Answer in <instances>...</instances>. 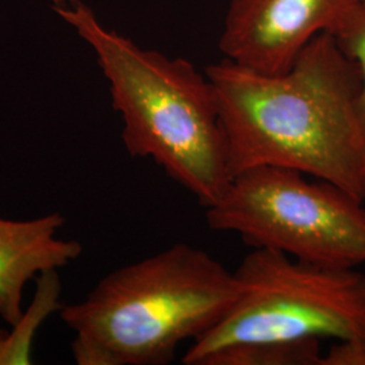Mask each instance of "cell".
Instances as JSON below:
<instances>
[{
    "label": "cell",
    "mask_w": 365,
    "mask_h": 365,
    "mask_svg": "<svg viewBox=\"0 0 365 365\" xmlns=\"http://www.w3.org/2000/svg\"><path fill=\"white\" fill-rule=\"evenodd\" d=\"M235 276L241 294L217 327L196 339L184 365L222 348L260 341H365V274L253 248Z\"/></svg>",
    "instance_id": "277c9868"
},
{
    "label": "cell",
    "mask_w": 365,
    "mask_h": 365,
    "mask_svg": "<svg viewBox=\"0 0 365 365\" xmlns=\"http://www.w3.org/2000/svg\"><path fill=\"white\" fill-rule=\"evenodd\" d=\"M215 232L329 268L365 264V202L331 182L297 170L257 167L235 175L206 209Z\"/></svg>",
    "instance_id": "5b68a950"
},
{
    "label": "cell",
    "mask_w": 365,
    "mask_h": 365,
    "mask_svg": "<svg viewBox=\"0 0 365 365\" xmlns=\"http://www.w3.org/2000/svg\"><path fill=\"white\" fill-rule=\"evenodd\" d=\"M241 284L205 249L173 244L106 274L60 317L78 365H165L230 312Z\"/></svg>",
    "instance_id": "3957f363"
},
{
    "label": "cell",
    "mask_w": 365,
    "mask_h": 365,
    "mask_svg": "<svg viewBox=\"0 0 365 365\" xmlns=\"http://www.w3.org/2000/svg\"><path fill=\"white\" fill-rule=\"evenodd\" d=\"M54 10L96 54L123 120L128 153L153 160L205 209L215 205L233 176L215 92L205 71L106 29L80 0H56Z\"/></svg>",
    "instance_id": "7a4b0ae2"
},
{
    "label": "cell",
    "mask_w": 365,
    "mask_h": 365,
    "mask_svg": "<svg viewBox=\"0 0 365 365\" xmlns=\"http://www.w3.org/2000/svg\"><path fill=\"white\" fill-rule=\"evenodd\" d=\"M359 1H361V3H365V0H359Z\"/></svg>",
    "instance_id": "7c38bea8"
},
{
    "label": "cell",
    "mask_w": 365,
    "mask_h": 365,
    "mask_svg": "<svg viewBox=\"0 0 365 365\" xmlns=\"http://www.w3.org/2000/svg\"><path fill=\"white\" fill-rule=\"evenodd\" d=\"M321 365H365V341H337L327 354H322Z\"/></svg>",
    "instance_id": "30bf717a"
},
{
    "label": "cell",
    "mask_w": 365,
    "mask_h": 365,
    "mask_svg": "<svg viewBox=\"0 0 365 365\" xmlns=\"http://www.w3.org/2000/svg\"><path fill=\"white\" fill-rule=\"evenodd\" d=\"M205 73L215 92L233 178L257 167L286 168L365 202L360 73L331 33L312 39L282 73L227 58Z\"/></svg>",
    "instance_id": "6da1fadb"
},
{
    "label": "cell",
    "mask_w": 365,
    "mask_h": 365,
    "mask_svg": "<svg viewBox=\"0 0 365 365\" xmlns=\"http://www.w3.org/2000/svg\"><path fill=\"white\" fill-rule=\"evenodd\" d=\"M321 341H260L222 348L200 365H321Z\"/></svg>",
    "instance_id": "ba28073f"
},
{
    "label": "cell",
    "mask_w": 365,
    "mask_h": 365,
    "mask_svg": "<svg viewBox=\"0 0 365 365\" xmlns=\"http://www.w3.org/2000/svg\"><path fill=\"white\" fill-rule=\"evenodd\" d=\"M359 0H230L220 49L225 58L282 73L312 39L331 33Z\"/></svg>",
    "instance_id": "8992f818"
},
{
    "label": "cell",
    "mask_w": 365,
    "mask_h": 365,
    "mask_svg": "<svg viewBox=\"0 0 365 365\" xmlns=\"http://www.w3.org/2000/svg\"><path fill=\"white\" fill-rule=\"evenodd\" d=\"M339 48L356 63L360 73L357 108L365 130V3L357 1L331 31Z\"/></svg>",
    "instance_id": "9c48e42d"
},
{
    "label": "cell",
    "mask_w": 365,
    "mask_h": 365,
    "mask_svg": "<svg viewBox=\"0 0 365 365\" xmlns=\"http://www.w3.org/2000/svg\"><path fill=\"white\" fill-rule=\"evenodd\" d=\"M9 349H10V333L0 329V365L7 364Z\"/></svg>",
    "instance_id": "8fae6325"
},
{
    "label": "cell",
    "mask_w": 365,
    "mask_h": 365,
    "mask_svg": "<svg viewBox=\"0 0 365 365\" xmlns=\"http://www.w3.org/2000/svg\"><path fill=\"white\" fill-rule=\"evenodd\" d=\"M66 225L60 212L33 220L0 217V318L15 327L24 318L27 284L37 276L76 260L83 247L58 235Z\"/></svg>",
    "instance_id": "52a82bcc"
}]
</instances>
